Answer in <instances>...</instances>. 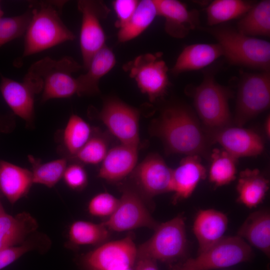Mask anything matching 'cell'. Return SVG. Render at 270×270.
Listing matches in <instances>:
<instances>
[{
	"instance_id": "42",
	"label": "cell",
	"mask_w": 270,
	"mask_h": 270,
	"mask_svg": "<svg viewBox=\"0 0 270 270\" xmlns=\"http://www.w3.org/2000/svg\"><path fill=\"white\" fill-rule=\"evenodd\" d=\"M264 131L266 136L268 138H270V116L268 114L265 120L264 124Z\"/></svg>"
},
{
	"instance_id": "5",
	"label": "cell",
	"mask_w": 270,
	"mask_h": 270,
	"mask_svg": "<svg viewBox=\"0 0 270 270\" xmlns=\"http://www.w3.org/2000/svg\"><path fill=\"white\" fill-rule=\"evenodd\" d=\"M82 68L74 58L65 56L56 60L44 58L34 62L28 70L42 80V102L54 98H64L78 94L76 78L72 74Z\"/></svg>"
},
{
	"instance_id": "9",
	"label": "cell",
	"mask_w": 270,
	"mask_h": 270,
	"mask_svg": "<svg viewBox=\"0 0 270 270\" xmlns=\"http://www.w3.org/2000/svg\"><path fill=\"white\" fill-rule=\"evenodd\" d=\"M160 52L141 54L123 66L150 102L164 96L170 84L168 68Z\"/></svg>"
},
{
	"instance_id": "45",
	"label": "cell",
	"mask_w": 270,
	"mask_h": 270,
	"mask_svg": "<svg viewBox=\"0 0 270 270\" xmlns=\"http://www.w3.org/2000/svg\"><path fill=\"white\" fill-rule=\"evenodd\" d=\"M131 268H126V269H123V270H131Z\"/></svg>"
},
{
	"instance_id": "17",
	"label": "cell",
	"mask_w": 270,
	"mask_h": 270,
	"mask_svg": "<svg viewBox=\"0 0 270 270\" xmlns=\"http://www.w3.org/2000/svg\"><path fill=\"white\" fill-rule=\"evenodd\" d=\"M158 15L165 19L164 30L170 36L177 38L186 36L199 26V13L190 10L177 0H154Z\"/></svg>"
},
{
	"instance_id": "27",
	"label": "cell",
	"mask_w": 270,
	"mask_h": 270,
	"mask_svg": "<svg viewBox=\"0 0 270 270\" xmlns=\"http://www.w3.org/2000/svg\"><path fill=\"white\" fill-rule=\"evenodd\" d=\"M94 130L80 116L72 114L62 130L59 152L68 160L73 157L91 137Z\"/></svg>"
},
{
	"instance_id": "18",
	"label": "cell",
	"mask_w": 270,
	"mask_h": 270,
	"mask_svg": "<svg viewBox=\"0 0 270 270\" xmlns=\"http://www.w3.org/2000/svg\"><path fill=\"white\" fill-rule=\"evenodd\" d=\"M206 176V170L201 162L200 156H186L179 166L172 170V190L173 202L190 196L198 184Z\"/></svg>"
},
{
	"instance_id": "38",
	"label": "cell",
	"mask_w": 270,
	"mask_h": 270,
	"mask_svg": "<svg viewBox=\"0 0 270 270\" xmlns=\"http://www.w3.org/2000/svg\"><path fill=\"white\" fill-rule=\"evenodd\" d=\"M137 0H116L112 2L116 20V27L120 29L131 18L138 3Z\"/></svg>"
},
{
	"instance_id": "19",
	"label": "cell",
	"mask_w": 270,
	"mask_h": 270,
	"mask_svg": "<svg viewBox=\"0 0 270 270\" xmlns=\"http://www.w3.org/2000/svg\"><path fill=\"white\" fill-rule=\"evenodd\" d=\"M228 218L224 213L214 209L200 210L195 218L192 230L198 244V252H203L224 236Z\"/></svg>"
},
{
	"instance_id": "37",
	"label": "cell",
	"mask_w": 270,
	"mask_h": 270,
	"mask_svg": "<svg viewBox=\"0 0 270 270\" xmlns=\"http://www.w3.org/2000/svg\"><path fill=\"white\" fill-rule=\"evenodd\" d=\"M62 178L68 186L76 190L84 188L88 182L86 172L79 163H73L68 165Z\"/></svg>"
},
{
	"instance_id": "26",
	"label": "cell",
	"mask_w": 270,
	"mask_h": 270,
	"mask_svg": "<svg viewBox=\"0 0 270 270\" xmlns=\"http://www.w3.org/2000/svg\"><path fill=\"white\" fill-rule=\"evenodd\" d=\"M238 236L268 256L270 254V214L267 210L250 214L240 228Z\"/></svg>"
},
{
	"instance_id": "23",
	"label": "cell",
	"mask_w": 270,
	"mask_h": 270,
	"mask_svg": "<svg viewBox=\"0 0 270 270\" xmlns=\"http://www.w3.org/2000/svg\"><path fill=\"white\" fill-rule=\"evenodd\" d=\"M116 58L112 50L105 46L92 58L85 74L76 78L78 96H92L99 92L98 84L102 77L114 67Z\"/></svg>"
},
{
	"instance_id": "10",
	"label": "cell",
	"mask_w": 270,
	"mask_h": 270,
	"mask_svg": "<svg viewBox=\"0 0 270 270\" xmlns=\"http://www.w3.org/2000/svg\"><path fill=\"white\" fill-rule=\"evenodd\" d=\"M78 8L82 14L80 43L85 70L92 56L106 46V36L101 24L106 18L110 9L102 1L80 0Z\"/></svg>"
},
{
	"instance_id": "12",
	"label": "cell",
	"mask_w": 270,
	"mask_h": 270,
	"mask_svg": "<svg viewBox=\"0 0 270 270\" xmlns=\"http://www.w3.org/2000/svg\"><path fill=\"white\" fill-rule=\"evenodd\" d=\"M96 116L121 144L138 146V110L118 99L111 98L104 102Z\"/></svg>"
},
{
	"instance_id": "22",
	"label": "cell",
	"mask_w": 270,
	"mask_h": 270,
	"mask_svg": "<svg viewBox=\"0 0 270 270\" xmlns=\"http://www.w3.org/2000/svg\"><path fill=\"white\" fill-rule=\"evenodd\" d=\"M223 56L218 44H196L184 47L171 70L174 75L202 69Z\"/></svg>"
},
{
	"instance_id": "32",
	"label": "cell",
	"mask_w": 270,
	"mask_h": 270,
	"mask_svg": "<svg viewBox=\"0 0 270 270\" xmlns=\"http://www.w3.org/2000/svg\"><path fill=\"white\" fill-rule=\"evenodd\" d=\"M28 157L32 166L33 183L49 188L54 186L62 178L68 166V160L64 157L46 162L32 155Z\"/></svg>"
},
{
	"instance_id": "21",
	"label": "cell",
	"mask_w": 270,
	"mask_h": 270,
	"mask_svg": "<svg viewBox=\"0 0 270 270\" xmlns=\"http://www.w3.org/2000/svg\"><path fill=\"white\" fill-rule=\"evenodd\" d=\"M32 184L30 170L0 159V192L11 204L26 196Z\"/></svg>"
},
{
	"instance_id": "28",
	"label": "cell",
	"mask_w": 270,
	"mask_h": 270,
	"mask_svg": "<svg viewBox=\"0 0 270 270\" xmlns=\"http://www.w3.org/2000/svg\"><path fill=\"white\" fill-rule=\"evenodd\" d=\"M237 30L249 36H270V0H263L254 4L238 22Z\"/></svg>"
},
{
	"instance_id": "36",
	"label": "cell",
	"mask_w": 270,
	"mask_h": 270,
	"mask_svg": "<svg viewBox=\"0 0 270 270\" xmlns=\"http://www.w3.org/2000/svg\"><path fill=\"white\" fill-rule=\"evenodd\" d=\"M119 200L107 192L98 194L94 196L88 204L90 214L96 216H110L116 208Z\"/></svg>"
},
{
	"instance_id": "4",
	"label": "cell",
	"mask_w": 270,
	"mask_h": 270,
	"mask_svg": "<svg viewBox=\"0 0 270 270\" xmlns=\"http://www.w3.org/2000/svg\"><path fill=\"white\" fill-rule=\"evenodd\" d=\"M232 96V91L218 84L212 74H204L202 82L192 90L194 106L204 128L212 130L232 126L228 101Z\"/></svg>"
},
{
	"instance_id": "43",
	"label": "cell",
	"mask_w": 270,
	"mask_h": 270,
	"mask_svg": "<svg viewBox=\"0 0 270 270\" xmlns=\"http://www.w3.org/2000/svg\"><path fill=\"white\" fill-rule=\"evenodd\" d=\"M5 211L4 209V208L2 206V202H0V214H2L3 212H4Z\"/></svg>"
},
{
	"instance_id": "34",
	"label": "cell",
	"mask_w": 270,
	"mask_h": 270,
	"mask_svg": "<svg viewBox=\"0 0 270 270\" xmlns=\"http://www.w3.org/2000/svg\"><path fill=\"white\" fill-rule=\"evenodd\" d=\"M108 150L106 140L94 131L88 141L70 160L84 164H97L102 162Z\"/></svg>"
},
{
	"instance_id": "35",
	"label": "cell",
	"mask_w": 270,
	"mask_h": 270,
	"mask_svg": "<svg viewBox=\"0 0 270 270\" xmlns=\"http://www.w3.org/2000/svg\"><path fill=\"white\" fill-rule=\"evenodd\" d=\"M31 18L30 10L18 16L0 18V48L20 37L27 29Z\"/></svg>"
},
{
	"instance_id": "1",
	"label": "cell",
	"mask_w": 270,
	"mask_h": 270,
	"mask_svg": "<svg viewBox=\"0 0 270 270\" xmlns=\"http://www.w3.org/2000/svg\"><path fill=\"white\" fill-rule=\"evenodd\" d=\"M153 134L170 154L210 156V143L195 114L181 104L165 108L154 122Z\"/></svg>"
},
{
	"instance_id": "11",
	"label": "cell",
	"mask_w": 270,
	"mask_h": 270,
	"mask_svg": "<svg viewBox=\"0 0 270 270\" xmlns=\"http://www.w3.org/2000/svg\"><path fill=\"white\" fill-rule=\"evenodd\" d=\"M42 80L28 70L22 82L2 76L0 92L14 114L32 126L34 120V96L42 92Z\"/></svg>"
},
{
	"instance_id": "25",
	"label": "cell",
	"mask_w": 270,
	"mask_h": 270,
	"mask_svg": "<svg viewBox=\"0 0 270 270\" xmlns=\"http://www.w3.org/2000/svg\"><path fill=\"white\" fill-rule=\"evenodd\" d=\"M268 180L257 169L246 168L240 172L236 187L237 202L248 208L261 204L269 189Z\"/></svg>"
},
{
	"instance_id": "6",
	"label": "cell",
	"mask_w": 270,
	"mask_h": 270,
	"mask_svg": "<svg viewBox=\"0 0 270 270\" xmlns=\"http://www.w3.org/2000/svg\"><path fill=\"white\" fill-rule=\"evenodd\" d=\"M250 246L238 236L224 237L218 242L173 268V270H212L225 268L250 260Z\"/></svg>"
},
{
	"instance_id": "41",
	"label": "cell",
	"mask_w": 270,
	"mask_h": 270,
	"mask_svg": "<svg viewBox=\"0 0 270 270\" xmlns=\"http://www.w3.org/2000/svg\"><path fill=\"white\" fill-rule=\"evenodd\" d=\"M135 270H158L156 260L147 258H138Z\"/></svg>"
},
{
	"instance_id": "14",
	"label": "cell",
	"mask_w": 270,
	"mask_h": 270,
	"mask_svg": "<svg viewBox=\"0 0 270 270\" xmlns=\"http://www.w3.org/2000/svg\"><path fill=\"white\" fill-rule=\"evenodd\" d=\"M204 129L210 144H220L222 148L237 159L260 155L264 150L262 138L252 130L232 126Z\"/></svg>"
},
{
	"instance_id": "8",
	"label": "cell",
	"mask_w": 270,
	"mask_h": 270,
	"mask_svg": "<svg viewBox=\"0 0 270 270\" xmlns=\"http://www.w3.org/2000/svg\"><path fill=\"white\" fill-rule=\"evenodd\" d=\"M270 105V73L242 72L237 92L234 122L242 127Z\"/></svg>"
},
{
	"instance_id": "7",
	"label": "cell",
	"mask_w": 270,
	"mask_h": 270,
	"mask_svg": "<svg viewBox=\"0 0 270 270\" xmlns=\"http://www.w3.org/2000/svg\"><path fill=\"white\" fill-rule=\"evenodd\" d=\"M186 248L184 219L178 215L158 224L152 236L137 248L138 258L172 261L182 256Z\"/></svg>"
},
{
	"instance_id": "16",
	"label": "cell",
	"mask_w": 270,
	"mask_h": 270,
	"mask_svg": "<svg viewBox=\"0 0 270 270\" xmlns=\"http://www.w3.org/2000/svg\"><path fill=\"white\" fill-rule=\"evenodd\" d=\"M132 173L136 186L148 198L172 192V170L158 154H149Z\"/></svg>"
},
{
	"instance_id": "2",
	"label": "cell",
	"mask_w": 270,
	"mask_h": 270,
	"mask_svg": "<svg viewBox=\"0 0 270 270\" xmlns=\"http://www.w3.org/2000/svg\"><path fill=\"white\" fill-rule=\"evenodd\" d=\"M65 2L62 0L30 2L31 18L24 34V57L75 38L60 18Z\"/></svg>"
},
{
	"instance_id": "24",
	"label": "cell",
	"mask_w": 270,
	"mask_h": 270,
	"mask_svg": "<svg viewBox=\"0 0 270 270\" xmlns=\"http://www.w3.org/2000/svg\"><path fill=\"white\" fill-rule=\"evenodd\" d=\"M38 228L36 220L29 213L12 216L0 214V250L20 245Z\"/></svg>"
},
{
	"instance_id": "29",
	"label": "cell",
	"mask_w": 270,
	"mask_h": 270,
	"mask_svg": "<svg viewBox=\"0 0 270 270\" xmlns=\"http://www.w3.org/2000/svg\"><path fill=\"white\" fill-rule=\"evenodd\" d=\"M154 0H142L128 22L119 29L118 38L120 42L130 40L144 32L158 16Z\"/></svg>"
},
{
	"instance_id": "31",
	"label": "cell",
	"mask_w": 270,
	"mask_h": 270,
	"mask_svg": "<svg viewBox=\"0 0 270 270\" xmlns=\"http://www.w3.org/2000/svg\"><path fill=\"white\" fill-rule=\"evenodd\" d=\"M255 4L244 0H215L206 8L208 24L214 26L244 16Z\"/></svg>"
},
{
	"instance_id": "13",
	"label": "cell",
	"mask_w": 270,
	"mask_h": 270,
	"mask_svg": "<svg viewBox=\"0 0 270 270\" xmlns=\"http://www.w3.org/2000/svg\"><path fill=\"white\" fill-rule=\"evenodd\" d=\"M137 260V248L130 235L106 243L89 252L83 261L88 270L131 268Z\"/></svg>"
},
{
	"instance_id": "15",
	"label": "cell",
	"mask_w": 270,
	"mask_h": 270,
	"mask_svg": "<svg viewBox=\"0 0 270 270\" xmlns=\"http://www.w3.org/2000/svg\"><path fill=\"white\" fill-rule=\"evenodd\" d=\"M103 223L108 229L116 232L138 228L155 230L158 225L150 214L139 194L129 188L124 190L115 211Z\"/></svg>"
},
{
	"instance_id": "39",
	"label": "cell",
	"mask_w": 270,
	"mask_h": 270,
	"mask_svg": "<svg viewBox=\"0 0 270 270\" xmlns=\"http://www.w3.org/2000/svg\"><path fill=\"white\" fill-rule=\"evenodd\" d=\"M34 246L30 243L24 244L0 250V270L10 265Z\"/></svg>"
},
{
	"instance_id": "20",
	"label": "cell",
	"mask_w": 270,
	"mask_h": 270,
	"mask_svg": "<svg viewBox=\"0 0 270 270\" xmlns=\"http://www.w3.org/2000/svg\"><path fill=\"white\" fill-rule=\"evenodd\" d=\"M138 146L120 144L108 150L102 161L98 176L110 182L122 179L136 166Z\"/></svg>"
},
{
	"instance_id": "33",
	"label": "cell",
	"mask_w": 270,
	"mask_h": 270,
	"mask_svg": "<svg viewBox=\"0 0 270 270\" xmlns=\"http://www.w3.org/2000/svg\"><path fill=\"white\" fill-rule=\"evenodd\" d=\"M108 228L104 224L84 220L73 222L69 229L70 242L76 246L94 245L104 241L108 236Z\"/></svg>"
},
{
	"instance_id": "3",
	"label": "cell",
	"mask_w": 270,
	"mask_h": 270,
	"mask_svg": "<svg viewBox=\"0 0 270 270\" xmlns=\"http://www.w3.org/2000/svg\"><path fill=\"white\" fill-rule=\"evenodd\" d=\"M218 42L224 56L232 64L269 72L270 43L249 36L228 26L199 28Z\"/></svg>"
},
{
	"instance_id": "30",
	"label": "cell",
	"mask_w": 270,
	"mask_h": 270,
	"mask_svg": "<svg viewBox=\"0 0 270 270\" xmlns=\"http://www.w3.org/2000/svg\"><path fill=\"white\" fill-rule=\"evenodd\" d=\"M208 178L215 186L230 183L236 178L238 159L223 148H214L210 154Z\"/></svg>"
},
{
	"instance_id": "40",
	"label": "cell",
	"mask_w": 270,
	"mask_h": 270,
	"mask_svg": "<svg viewBox=\"0 0 270 270\" xmlns=\"http://www.w3.org/2000/svg\"><path fill=\"white\" fill-rule=\"evenodd\" d=\"M14 126L15 121L12 114L0 112V134L10 132Z\"/></svg>"
},
{
	"instance_id": "44",
	"label": "cell",
	"mask_w": 270,
	"mask_h": 270,
	"mask_svg": "<svg viewBox=\"0 0 270 270\" xmlns=\"http://www.w3.org/2000/svg\"><path fill=\"white\" fill-rule=\"evenodd\" d=\"M3 15H4V12L0 8V18L3 16Z\"/></svg>"
}]
</instances>
